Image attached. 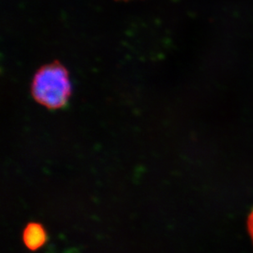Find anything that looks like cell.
Returning a JSON list of instances; mask_svg holds the SVG:
<instances>
[{
	"label": "cell",
	"mask_w": 253,
	"mask_h": 253,
	"mask_svg": "<svg viewBox=\"0 0 253 253\" xmlns=\"http://www.w3.org/2000/svg\"><path fill=\"white\" fill-rule=\"evenodd\" d=\"M31 94L49 110L65 108L72 95V84L64 66L54 62L41 67L34 76Z\"/></svg>",
	"instance_id": "obj_1"
},
{
	"label": "cell",
	"mask_w": 253,
	"mask_h": 253,
	"mask_svg": "<svg viewBox=\"0 0 253 253\" xmlns=\"http://www.w3.org/2000/svg\"><path fill=\"white\" fill-rule=\"evenodd\" d=\"M22 240L29 250H38L47 241V234L44 227L38 222L29 223L22 233Z\"/></svg>",
	"instance_id": "obj_2"
},
{
	"label": "cell",
	"mask_w": 253,
	"mask_h": 253,
	"mask_svg": "<svg viewBox=\"0 0 253 253\" xmlns=\"http://www.w3.org/2000/svg\"><path fill=\"white\" fill-rule=\"evenodd\" d=\"M247 226H248L249 235H250V238H251L252 241L253 243V209L249 214V218H248Z\"/></svg>",
	"instance_id": "obj_3"
}]
</instances>
